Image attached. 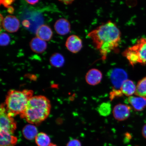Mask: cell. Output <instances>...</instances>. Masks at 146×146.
<instances>
[{"label":"cell","mask_w":146,"mask_h":146,"mask_svg":"<svg viewBox=\"0 0 146 146\" xmlns=\"http://www.w3.org/2000/svg\"><path fill=\"white\" fill-rule=\"evenodd\" d=\"M88 36L92 40L95 48L99 51L102 59L117 50L121 40V33L114 23L109 21L91 31Z\"/></svg>","instance_id":"cell-1"},{"label":"cell","mask_w":146,"mask_h":146,"mask_svg":"<svg viewBox=\"0 0 146 146\" xmlns=\"http://www.w3.org/2000/svg\"><path fill=\"white\" fill-rule=\"evenodd\" d=\"M51 108L50 100L45 96H33L20 116L30 124L39 125L48 117Z\"/></svg>","instance_id":"cell-2"},{"label":"cell","mask_w":146,"mask_h":146,"mask_svg":"<svg viewBox=\"0 0 146 146\" xmlns=\"http://www.w3.org/2000/svg\"><path fill=\"white\" fill-rule=\"evenodd\" d=\"M32 90L9 91L5 98V105L7 113L11 116L21 115L25 111L29 100L33 96Z\"/></svg>","instance_id":"cell-3"},{"label":"cell","mask_w":146,"mask_h":146,"mask_svg":"<svg viewBox=\"0 0 146 146\" xmlns=\"http://www.w3.org/2000/svg\"><path fill=\"white\" fill-rule=\"evenodd\" d=\"M1 130L5 131L12 135L17 128V124L13 117L7 113L4 104H1L0 108Z\"/></svg>","instance_id":"cell-4"},{"label":"cell","mask_w":146,"mask_h":146,"mask_svg":"<svg viewBox=\"0 0 146 146\" xmlns=\"http://www.w3.org/2000/svg\"><path fill=\"white\" fill-rule=\"evenodd\" d=\"M108 74L114 89H120L122 85L127 80L128 78L127 72L121 68L112 69L109 71Z\"/></svg>","instance_id":"cell-5"},{"label":"cell","mask_w":146,"mask_h":146,"mask_svg":"<svg viewBox=\"0 0 146 146\" xmlns=\"http://www.w3.org/2000/svg\"><path fill=\"white\" fill-rule=\"evenodd\" d=\"M138 58L139 63L146 64V38H141L137 41L135 44L129 47Z\"/></svg>","instance_id":"cell-6"},{"label":"cell","mask_w":146,"mask_h":146,"mask_svg":"<svg viewBox=\"0 0 146 146\" xmlns=\"http://www.w3.org/2000/svg\"><path fill=\"white\" fill-rule=\"evenodd\" d=\"M131 107L129 106L119 104L114 107L113 111L114 117L118 121H124L130 116Z\"/></svg>","instance_id":"cell-7"},{"label":"cell","mask_w":146,"mask_h":146,"mask_svg":"<svg viewBox=\"0 0 146 146\" xmlns=\"http://www.w3.org/2000/svg\"><path fill=\"white\" fill-rule=\"evenodd\" d=\"M65 46L68 50L73 53H76L81 50L83 47V42L79 36L72 35L67 38Z\"/></svg>","instance_id":"cell-8"},{"label":"cell","mask_w":146,"mask_h":146,"mask_svg":"<svg viewBox=\"0 0 146 146\" xmlns=\"http://www.w3.org/2000/svg\"><path fill=\"white\" fill-rule=\"evenodd\" d=\"M2 25L3 28L7 31L11 33H15L19 30L20 22L15 16L8 15L3 19Z\"/></svg>","instance_id":"cell-9"},{"label":"cell","mask_w":146,"mask_h":146,"mask_svg":"<svg viewBox=\"0 0 146 146\" xmlns=\"http://www.w3.org/2000/svg\"><path fill=\"white\" fill-rule=\"evenodd\" d=\"M103 78V74L100 70L97 69H92L89 70L85 76L87 83L89 85L95 86L98 84Z\"/></svg>","instance_id":"cell-10"},{"label":"cell","mask_w":146,"mask_h":146,"mask_svg":"<svg viewBox=\"0 0 146 146\" xmlns=\"http://www.w3.org/2000/svg\"><path fill=\"white\" fill-rule=\"evenodd\" d=\"M54 29L58 34L60 35H65L70 32V23L68 20L64 18H61L55 23Z\"/></svg>","instance_id":"cell-11"},{"label":"cell","mask_w":146,"mask_h":146,"mask_svg":"<svg viewBox=\"0 0 146 146\" xmlns=\"http://www.w3.org/2000/svg\"><path fill=\"white\" fill-rule=\"evenodd\" d=\"M36 37L45 41H49L52 39L53 32L50 27L46 25H40L37 29L36 33Z\"/></svg>","instance_id":"cell-12"},{"label":"cell","mask_w":146,"mask_h":146,"mask_svg":"<svg viewBox=\"0 0 146 146\" xmlns=\"http://www.w3.org/2000/svg\"><path fill=\"white\" fill-rule=\"evenodd\" d=\"M127 101L135 111H142L146 108V99L141 97L129 96Z\"/></svg>","instance_id":"cell-13"},{"label":"cell","mask_w":146,"mask_h":146,"mask_svg":"<svg viewBox=\"0 0 146 146\" xmlns=\"http://www.w3.org/2000/svg\"><path fill=\"white\" fill-rule=\"evenodd\" d=\"M30 45L32 51L38 54L44 52L47 47L46 42L37 37L33 38L30 42Z\"/></svg>","instance_id":"cell-14"},{"label":"cell","mask_w":146,"mask_h":146,"mask_svg":"<svg viewBox=\"0 0 146 146\" xmlns=\"http://www.w3.org/2000/svg\"><path fill=\"white\" fill-rule=\"evenodd\" d=\"M0 141V146H15L17 142V138L9 133L1 130Z\"/></svg>","instance_id":"cell-15"},{"label":"cell","mask_w":146,"mask_h":146,"mask_svg":"<svg viewBox=\"0 0 146 146\" xmlns=\"http://www.w3.org/2000/svg\"><path fill=\"white\" fill-rule=\"evenodd\" d=\"M136 87L134 82L131 80H127L122 85L120 90L124 95L131 96L136 92Z\"/></svg>","instance_id":"cell-16"},{"label":"cell","mask_w":146,"mask_h":146,"mask_svg":"<svg viewBox=\"0 0 146 146\" xmlns=\"http://www.w3.org/2000/svg\"><path fill=\"white\" fill-rule=\"evenodd\" d=\"M23 133L25 137L29 140L34 139L38 134L37 128L32 125H25L23 129Z\"/></svg>","instance_id":"cell-17"},{"label":"cell","mask_w":146,"mask_h":146,"mask_svg":"<svg viewBox=\"0 0 146 146\" xmlns=\"http://www.w3.org/2000/svg\"><path fill=\"white\" fill-rule=\"evenodd\" d=\"M135 94L146 99V76L138 82Z\"/></svg>","instance_id":"cell-18"},{"label":"cell","mask_w":146,"mask_h":146,"mask_svg":"<svg viewBox=\"0 0 146 146\" xmlns=\"http://www.w3.org/2000/svg\"><path fill=\"white\" fill-rule=\"evenodd\" d=\"M35 141L38 146H49L51 144L50 137L42 132L38 133L36 137Z\"/></svg>","instance_id":"cell-19"},{"label":"cell","mask_w":146,"mask_h":146,"mask_svg":"<svg viewBox=\"0 0 146 146\" xmlns=\"http://www.w3.org/2000/svg\"><path fill=\"white\" fill-rule=\"evenodd\" d=\"M50 63L54 66L56 67H61L65 62L64 58L60 54L56 53L53 54L50 59Z\"/></svg>","instance_id":"cell-20"},{"label":"cell","mask_w":146,"mask_h":146,"mask_svg":"<svg viewBox=\"0 0 146 146\" xmlns=\"http://www.w3.org/2000/svg\"><path fill=\"white\" fill-rule=\"evenodd\" d=\"M98 112L100 115L107 116L111 113V106L109 102H105L100 104L98 108Z\"/></svg>","instance_id":"cell-21"},{"label":"cell","mask_w":146,"mask_h":146,"mask_svg":"<svg viewBox=\"0 0 146 146\" xmlns=\"http://www.w3.org/2000/svg\"><path fill=\"white\" fill-rule=\"evenodd\" d=\"M10 41V38L8 35L6 33H1L0 35V44L1 46L8 45Z\"/></svg>","instance_id":"cell-22"},{"label":"cell","mask_w":146,"mask_h":146,"mask_svg":"<svg viewBox=\"0 0 146 146\" xmlns=\"http://www.w3.org/2000/svg\"><path fill=\"white\" fill-rule=\"evenodd\" d=\"M123 94L120 89H114L110 93V98L111 100H112L115 98L121 96Z\"/></svg>","instance_id":"cell-23"},{"label":"cell","mask_w":146,"mask_h":146,"mask_svg":"<svg viewBox=\"0 0 146 146\" xmlns=\"http://www.w3.org/2000/svg\"><path fill=\"white\" fill-rule=\"evenodd\" d=\"M67 146H82V145L81 142L79 140L72 139L68 142Z\"/></svg>","instance_id":"cell-24"},{"label":"cell","mask_w":146,"mask_h":146,"mask_svg":"<svg viewBox=\"0 0 146 146\" xmlns=\"http://www.w3.org/2000/svg\"><path fill=\"white\" fill-rule=\"evenodd\" d=\"M15 1V0H1V3L5 8H8L11 6Z\"/></svg>","instance_id":"cell-25"},{"label":"cell","mask_w":146,"mask_h":146,"mask_svg":"<svg viewBox=\"0 0 146 146\" xmlns=\"http://www.w3.org/2000/svg\"><path fill=\"white\" fill-rule=\"evenodd\" d=\"M61 2L65 5H69L71 4L74 1V0H58Z\"/></svg>","instance_id":"cell-26"},{"label":"cell","mask_w":146,"mask_h":146,"mask_svg":"<svg viewBox=\"0 0 146 146\" xmlns=\"http://www.w3.org/2000/svg\"><path fill=\"white\" fill-rule=\"evenodd\" d=\"M27 3L32 5H34L37 3L40 0H25Z\"/></svg>","instance_id":"cell-27"},{"label":"cell","mask_w":146,"mask_h":146,"mask_svg":"<svg viewBox=\"0 0 146 146\" xmlns=\"http://www.w3.org/2000/svg\"><path fill=\"white\" fill-rule=\"evenodd\" d=\"M142 135L146 139V124L144 125L142 131Z\"/></svg>","instance_id":"cell-28"},{"label":"cell","mask_w":146,"mask_h":146,"mask_svg":"<svg viewBox=\"0 0 146 146\" xmlns=\"http://www.w3.org/2000/svg\"><path fill=\"white\" fill-rule=\"evenodd\" d=\"M8 11L9 13L10 14H13L14 12V9L13 7L11 6L8 8Z\"/></svg>","instance_id":"cell-29"},{"label":"cell","mask_w":146,"mask_h":146,"mask_svg":"<svg viewBox=\"0 0 146 146\" xmlns=\"http://www.w3.org/2000/svg\"><path fill=\"white\" fill-rule=\"evenodd\" d=\"M23 25L25 27H29V25H30L29 21H23Z\"/></svg>","instance_id":"cell-30"},{"label":"cell","mask_w":146,"mask_h":146,"mask_svg":"<svg viewBox=\"0 0 146 146\" xmlns=\"http://www.w3.org/2000/svg\"><path fill=\"white\" fill-rule=\"evenodd\" d=\"M49 146H57L56 145H54V144H52V143H51L50 144V145H49Z\"/></svg>","instance_id":"cell-31"}]
</instances>
